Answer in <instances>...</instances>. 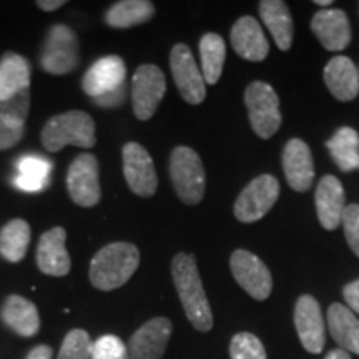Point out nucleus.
I'll list each match as a JSON object with an SVG mask.
<instances>
[{
  "label": "nucleus",
  "instance_id": "1",
  "mask_svg": "<svg viewBox=\"0 0 359 359\" xmlns=\"http://www.w3.org/2000/svg\"><path fill=\"white\" fill-rule=\"evenodd\" d=\"M172 276L180 302L191 326L201 333L212 330L213 313L206 298L195 257L188 253H178L172 262Z\"/></svg>",
  "mask_w": 359,
  "mask_h": 359
},
{
  "label": "nucleus",
  "instance_id": "8",
  "mask_svg": "<svg viewBox=\"0 0 359 359\" xmlns=\"http://www.w3.org/2000/svg\"><path fill=\"white\" fill-rule=\"evenodd\" d=\"M167 80L156 65H140L132 79V105L135 116L142 122L150 120L163 100Z\"/></svg>",
  "mask_w": 359,
  "mask_h": 359
},
{
  "label": "nucleus",
  "instance_id": "33",
  "mask_svg": "<svg viewBox=\"0 0 359 359\" xmlns=\"http://www.w3.org/2000/svg\"><path fill=\"white\" fill-rule=\"evenodd\" d=\"M231 359H268L263 343L251 333H238L230 343Z\"/></svg>",
  "mask_w": 359,
  "mask_h": 359
},
{
  "label": "nucleus",
  "instance_id": "15",
  "mask_svg": "<svg viewBox=\"0 0 359 359\" xmlns=\"http://www.w3.org/2000/svg\"><path fill=\"white\" fill-rule=\"evenodd\" d=\"M125 77H127V65L122 57H102L83 75L82 88L93 100L122 87L125 85Z\"/></svg>",
  "mask_w": 359,
  "mask_h": 359
},
{
  "label": "nucleus",
  "instance_id": "23",
  "mask_svg": "<svg viewBox=\"0 0 359 359\" xmlns=\"http://www.w3.org/2000/svg\"><path fill=\"white\" fill-rule=\"evenodd\" d=\"M327 327L339 349L359 354V320L344 304L334 303L327 309Z\"/></svg>",
  "mask_w": 359,
  "mask_h": 359
},
{
  "label": "nucleus",
  "instance_id": "34",
  "mask_svg": "<svg viewBox=\"0 0 359 359\" xmlns=\"http://www.w3.org/2000/svg\"><path fill=\"white\" fill-rule=\"evenodd\" d=\"M90 359H130L128 348L118 336H100L92 344V358Z\"/></svg>",
  "mask_w": 359,
  "mask_h": 359
},
{
  "label": "nucleus",
  "instance_id": "21",
  "mask_svg": "<svg viewBox=\"0 0 359 359\" xmlns=\"http://www.w3.org/2000/svg\"><path fill=\"white\" fill-rule=\"evenodd\" d=\"M0 318L8 330H12L19 336H24V338H32L40 331L39 309L24 296H7L2 309H0Z\"/></svg>",
  "mask_w": 359,
  "mask_h": 359
},
{
  "label": "nucleus",
  "instance_id": "38",
  "mask_svg": "<svg viewBox=\"0 0 359 359\" xmlns=\"http://www.w3.org/2000/svg\"><path fill=\"white\" fill-rule=\"evenodd\" d=\"M343 294L346 303L349 304V308H351V311L359 313V280L344 286Z\"/></svg>",
  "mask_w": 359,
  "mask_h": 359
},
{
  "label": "nucleus",
  "instance_id": "10",
  "mask_svg": "<svg viewBox=\"0 0 359 359\" xmlns=\"http://www.w3.org/2000/svg\"><path fill=\"white\" fill-rule=\"evenodd\" d=\"M170 69L183 100L190 105H200L206 97V83L195 57L185 43H177L170 53Z\"/></svg>",
  "mask_w": 359,
  "mask_h": 359
},
{
  "label": "nucleus",
  "instance_id": "42",
  "mask_svg": "<svg viewBox=\"0 0 359 359\" xmlns=\"http://www.w3.org/2000/svg\"><path fill=\"white\" fill-rule=\"evenodd\" d=\"M314 4H316V6H331V4H333V2H331V0H316V2H314Z\"/></svg>",
  "mask_w": 359,
  "mask_h": 359
},
{
  "label": "nucleus",
  "instance_id": "40",
  "mask_svg": "<svg viewBox=\"0 0 359 359\" xmlns=\"http://www.w3.org/2000/svg\"><path fill=\"white\" fill-rule=\"evenodd\" d=\"M64 6H65V0H39L37 2V7L43 12L58 11V8Z\"/></svg>",
  "mask_w": 359,
  "mask_h": 359
},
{
  "label": "nucleus",
  "instance_id": "17",
  "mask_svg": "<svg viewBox=\"0 0 359 359\" xmlns=\"http://www.w3.org/2000/svg\"><path fill=\"white\" fill-rule=\"evenodd\" d=\"M311 30L323 47L330 52H339L351 42V27L346 13L339 8H326L314 13Z\"/></svg>",
  "mask_w": 359,
  "mask_h": 359
},
{
  "label": "nucleus",
  "instance_id": "30",
  "mask_svg": "<svg viewBox=\"0 0 359 359\" xmlns=\"http://www.w3.org/2000/svg\"><path fill=\"white\" fill-rule=\"evenodd\" d=\"M200 57L205 83L215 85L222 77L224 58H226L224 40L218 34H205L200 40Z\"/></svg>",
  "mask_w": 359,
  "mask_h": 359
},
{
  "label": "nucleus",
  "instance_id": "20",
  "mask_svg": "<svg viewBox=\"0 0 359 359\" xmlns=\"http://www.w3.org/2000/svg\"><path fill=\"white\" fill-rule=\"evenodd\" d=\"M316 213L320 223L326 230H336L343 222L344 210V190L336 177L326 175L320 180L316 188Z\"/></svg>",
  "mask_w": 359,
  "mask_h": 359
},
{
  "label": "nucleus",
  "instance_id": "4",
  "mask_svg": "<svg viewBox=\"0 0 359 359\" xmlns=\"http://www.w3.org/2000/svg\"><path fill=\"white\" fill-rule=\"evenodd\" d=\"M170 177L178 198L185 205H198L205 196V168L200 155L190 147H177L170 156Z\"/></svg>",
  "mask_w": 359,
  "mask_h": 359
},
{
  "label": "nucleus",
  "instance_id": "6",
  "mask_svg": "<svg viewBox=\"0 0 359 359\" xmlns=\"http://www.w3.org/2000/svg\"><path fill=\"white\" fill-rule=\"evenodd\" d=\"M245 103L255 133L262 138L273 137L281 125L280 98L275 88L264 82L250 83L245 92Z\"/></svg>",
  "mask_w": 359,
  "mask_h": 359
},
{
  "label": "nucleus",
  "instance_id": "26",
  "mask_svg": "<svg viewBox=\"0 0 359 359\" xmlns=\"http://www.w3.org/2000/svg\"><path fill=\"white\" fill-rule=\"evenodd\" d=\"M53 165L43 156L25 155L17 163V177L13 180L15 185L22 191L37 193L47 188L50 182Z\"/></svg>",
  "mask_w": 359,
  "mask_h": 359
},
{
  "label": "nucleus",
  "instance_id": "35",
  "mask_svg": "<svg viewBox=\"0 0 359 359\" xmlns=\"http://www.w3.org/2000/svg\"><path fill=\"white\" fill-rule=\"evenodd\" d=\"M344 236L354 255L359 257V205H348L343 215Z\"/></svg>",
  "mask_w": 359,
  "mask_h": 359
},
{
  "label": "nucleus",
  "instance_id": "37",
  "mask_svg": "<svg viewBox=\"0 0 359 359\" xmlns=\"http://www.w3.org/2000/svg\"><path fill=\"white\" fill-rule=\"evenodd\" d=\"M125 97H127V85H122V87L114 90V92L105 93V95L98 98H93L92 102L95 103L97 107H102V109H114V107L122 105L125 102Z\"/></svg>",
  "mask_w": 359,
  "mask_h": 359
},
{
  "label": "nucleus",
  "instance_id": "27",
  "mask_svg": "<svg viewBox=\"0 0 359 359\" xmlns=\"http://www.w3.org/2000/svg\"><path fill=\"white\" fill-rule=\"evenodd\" d=\"M155 15V4L150 0H122L105 13V22L114 29H130L145 24Z\"/></svg>",
  "mask_w": 359,
  "mask_h": 359
},
{
  "label": "nucleus",
  "instance_id": "14",
  "mask_svg": "<svg viewBox=\"0 0 359 359\" xmlns=\"http://www.w3.org/2000/svg\"><path fill=\"white\" fill-rule=\"evenodd\" d=\"M294 325L303 348L311 354L321 353L326 341L325 320L320 303L313 296L304 294L298 299L294 308Z\"/></svg>",
  "mask_w": 359,
  "mask_h": 359
},
{
  "label": "nucleus",
  "instance_id": "16",
  "mask_svg": "<svg viewBox=\"0 0 359 359\" xmlns=\"http://www.w3.org/2000/svg\"><path fill=\"white\" fill-rule=\"evenodd\" d=\"M67 231L55 226L45 231L37 246V266L47 276H67L70 273L72 259L67 251Z\"/></svg>",
  "mask_w": 359,
  "mask_h": 359
},
{
  "label": "nucleus",
  "instance_id": "12",
  "mask_svg": "<svg viewBox=\"0 0 359 359\" xmlns=\"http://www.w3.org/2000/svg\"><path fill=\"white\" fill-rule=\"evenodd\" d=\"M230 266L238 285L255 299L263 302L271 294V273L257 255L246 250H236L231 255Z\"/></svg>",
  "mask_w": 359,
  "mask_h": 359
},
{
  "label": "nucleus",
  "instance_id": "3",
  "mask_svg": "<svg viewBox=\"0 0 359 359\" xmlns=\"http://www.w3.org/2000/svg\"><path fill=\"white\" fill-rule=\"evenodd\" d=\"M95 143V122L92 115L82 110L53 115L42 128V145L50 154L60 151L67 145L93 148Z\"/></svg>",
  "mask_w": 359,
  "mask_h": 359
},
{
  "label": "nucleus",
  "instance_id": "41",
  "mask_svg": "<svg viewBox=\"0 0 359 359\" xmlns=\"http://www.w3.org/2000/svg\"><path fill=\"white\" fill-rule=\"evenodd\" d=\"M325 359H351L349 353L344 351V349H333L331 353H327V356Z\"/></svg>",
  "mask_w": 359,
  "mask_h": 359
},
{
  "label": "nucleus",
  "instance_id": "25",
  "mask_svg": "<svg viewBox=\"0 0 359 359\" xmlns=\"http://www.w3.org/2000/svg\"><path fill=\"white\" fill-rule=\"evenodd\" d=\"M30 88V64L15 52L4 53L0 60V102Z\"/></svg>",
  "mask_w": 359,
  "mask_h": 359
},
{
  "label": "nucleus",
  "instance_id": "32",
  "mask_svg": "<svg viewBox=\"0 0 359 359\" xmlns=\"http://www.w3.org/2000/svg\"><path fill=\"white\" fill-rule=\"evenodd\" d=\"M92 339L85 330H72L62 343L57 359H90Z\"/></svg>",
  "mask_w": 359,
  "mask_h": 359
},
{
  "label": "nucleus",
  "instance_id": "36",
  "mask_svg": "<svg viewBox=\"0 0 359 359\" xmlns=\"http://www.w3.org/2000/svg\"><path fill=\"white\" fill-rule=\"evenodd\" d=\"M25 135V127H12L0 116V150H7L17 145Z\"/></svg>",
  "mask_w": 359,
  "mask_h": 359
},
{
  "label": "nucleus",
  "instance_id": "39",
  "mask_svg": "<svg viewBox=\"0 0 359 359\" xmlns=\"http://www.w3.org/2000/svg\"><path fill=\"white\" fill-rule=\"evenodd\" d=\"M52 348L47 344H39V346L32 348L27 354L25 359H52Z\"/></svg>",
  "mask_w": 359,
  "mask_h": 359
},
{
  "label": "nucleus",
  "instance_id": "28",
  "mask_svg": "<svg viewBox=\"0 0 359 359\" xmlns=\"http://www.w3.org/2000/svg\"><path fill=\"white\" fill-rule=\"evenodd\" d=\"M30 224L25 219L13 218L0 231V257L8 263H19L24 259L30 245Z\"/></svg>",
  "mask_w": 359,
  "mask_h": 359
},
{
  "label": "nucleus",
  "instance_id": "31",
  "mask_svg": "<svg viewBox=\"0 0 359 359\" xmlns=\"http://www.w3.org/2000/svg\"><path fill=\"white\" fill-rule=\"evenodd\" d=\"M30 111V88H24L15 95L0 102V116L12 127H25Z\"/></svg>",
  "mask_w": 359,
  "mask_h": 359
},
{
  "label": "nucleus",
  "instance_id": "7",
  "mask_svg": "<svg viewBox=\"0 0 359 359\" xmlns=\"http://www.w3.org/2000/svg\"><path fill=\"white\" fill-rule=\"evenodd\" d=\"M67 188L75 205L92 208L100 203V167L95 155L82 154L72 161L67 173Z\"/></svg>",
  "mask_w": 359,
  "mask_h": 359
},
{
  "label": "nucleus",
  "instance_id": "19",
  "mask_svg": "<svg viewBox=\"0 0 359 359\" xmlns=\"http://www.w3.org/2000/svg\"><path fill=\"white\" fill-rule=\"evenodd\" d=\"M231 45L241 58L262 62L269 53V43L262 25L253 17H241L231 29Z\"/></svg>",
  "mask_w": 359,
  "mask_h": 359
},
{
  "label": "nucleus",
  "instance_id": "5",
  "mask_svg": "<svg viewBox=\"0 0 359 359\" xmlns=\"http://www.w3.org/2000/svg\"><path fill=\"white\" fill-rule=\"evenodd\" d=\"M80 52L77 34L64 24L48 30L43 48L40 52V65L47 74L65 75L79 67Z\"/></svg>",
  "mask_w": 359,
  "mask_h": 359
},
{
  "label": "nucleus",
  "instance_id": "29",
  "mask_svg": "<svg viewBox=\"0 0 359 359\" xmlns=\"http://www.w3.org/2000/svg\"><path fill=\"white\" fill-rule=\"evenodd\" d=\"M326 145L341 172H353L359 167V135L356 130L339 128Z\"/></svg>",
  "mask_w": 359,
  "mask_h": 359
},
{
  "label": "nucleus",
  "instance_id": "22",
  "mask_svg": "<svg viewBox=\"0 0 359 359\" xmlns=\"http://www.w3.org/2000/svg\"><path fill=\"white\" fill-rule=\"evenodd\" d=\"M325 82L331 95L341 102H351L359 93V72L349 57H334L325 69Z\"/></svg>",
  "mask_w": 359,
  "mask_h": 359
},
{
  "label": "nucleus",
  "instance_id": "2",
  "mask_svg": "<svg viewBox=\"0 0 359 359\" xmlns=\"http://www.w3.org/2000/svg\"><path fill=\"white\" fill-rule=\"evenodd\" d=\"M140 264V251L132 243H110L97 251L90 262L88 280L100 291L122 288Z\"/></svg>",
  "mask_w": 359,
  "mask_h": 359
},
{
  "label": "nucleus",
  "instance_id": "24",
  "mask_svg": "<svg viewBox=\"0 0 359 359\" xmlns=\"http://www.w3.org/2000/svg\"><path fill=\"white\" fill-rule=\"evenodd\" d=\"M259 15L271 32L280 50H288L293 43V17L288 6L281 0L259 2Z\"/></svg>",
  "mask_w": 359,
  "mask_h": 359
},
{
  "label": "nucleus",
  "instance_id": "18",
  "mask_svg": "<svg viewBox=\"0 0 359 359\" xmlns=\"http://www.w3.org/2000/svg\"><path fill=\"white\" fill-rule=\"evenodd\" d=\"M283 170L294 191H306L314 180V163L309 147L299 138H291L283 150Z\"/></svg>",
  "mask_w": 359,
  "mask_h": 359
},
{
  "label": "nucleus",
  "instance_id": "11",
  "mask_svg": "<svg viewBox=\"0 0 359 359\" xmlns=\"http://www.w3.org/2000/svg\"><path fill=\"white\" fill-rule=\"evenodd\" d=\"M123 175L127 185L135 195L142 198H150L158 188L155 163L151 156L140 143L128 142L122 150Z\"/></svg>",
  "mask_w": 359,
  "mask_h": 359
},
{
  "label": "nucleus",
  "instance_id": "9",
  "mask_svg": "<svg viewBox=\"0 0 359 359\" xmlns=\"http://www.w3.org/2000/svg\"><path fill=\"white\" fill-rule=\"evenodd\" d=\"M280 196V183L273 175H259L246 185L235 203V217L241 223L262 219Z\"/></svg>",
  "mask_w": 359,
  "mask_h": 359
},
{
  "label": "nucleus",
  "instance_id": "13",
  "mask_svg": "<svg viewBox=\"0 0 359 359\" xmlns=\"http://www.w3.org/2000/svg\"><path fill=\"white\" fill-rule=\"evenodd\" d=\"M173 325L168 318L158 316L138 327L128 341L130 359H163Z\"/></svg>",
  "mask_w": 359,
  "mask_h": 359
}]
</instances>
